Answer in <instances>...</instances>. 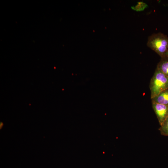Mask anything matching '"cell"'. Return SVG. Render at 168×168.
Returning a JSON list of instances; mask_svg holds the SVG:
<instances>
[{"instance_id": "277c9868", "label": "cell", "mask_w": 168, "mask_h": 168, "mask_svg": "<svg viewBox=\"0 0 168 168\" xmlns=\"http://www.w3.org/2000/svg\"><path fill=\"white\" fill-rule=\"evenodd\" d=\"M152 100V101L168 106V88L161 92Z\"/></svg>"}, {"instance_id": "52a82bcc", "label": "cell", "mask_w": 168, "mask_h": 168, "mask_svg": "<svg viewBox=\"0 0 168 168\" xmlns=\"http://www.w3.org/2000/svg\"><path fill=\"white\" fill-rule=\"evenodd\" d=\"M159 130L162 135L168 136V118L163 124L161 126Z\"/></svg>"}, {"instance_id": "6da1fadb", "label": "cell", "mask_w": 168, "mask_h": 168, "mask_svg": "<svg viewBox=\"0 0 168 168\" xmlns=\"http://www.w3.org/2000/svg\"><path fill=\"white\" fill-rule=\"evenodd\" d=\"M147 45L162 58L168 50V37L161 32L153 34L149 37Z\"/></svg>"}, {"instance_id": "5b68a950", "label": "cell", "mask_w": 168, "mask_h": 168, "mask_svg": "<svg viewBox=\"0 0 168 168\" xmlns=\"http://www.w3.org/2000/svg\"><path fill=\"white\" fill-rule=\"evenodd\" d=\"M156 68L168 77V56L161 58Z\"/></svg>"}, {"instance_id": "7a4b0ae2", "label": "cell", "mask_w": 168, "mask_h": 168, "mask_svg": "<svg viewBox=\"0 0 168 168\" xmlns=\"http://www.w3.org/2000/svg\"><path fill=\"white\" fill-rule=\"evenodd\" d=\"M149 88L151 99L168 88V77L157 68L150 81Z\"/></svg>"}, {"instance_id": "3957f363", "label": "cell", "mask_w": 168, "mask_h": 168, "mask_svg": "<svg viewBox=\"0 0 168 168\" xmlns=\"http://www.w3.org/2000/svg\"><path fill=\"white\" fill-rule=\"evenodd\" d=\"M152 103L153 109L161 126L168 118V106L153 101Z\"/></svg>"}, {"instance_id": "8992f818", "label": "cell", "mask_w": 168, "mask_h": 168, "mask_svg": "<svg viewBox=\"0 0 168 168\" xmlns=\"http://www.w3.org/2000/svg\"><path fill=\"white\" fill-rule=\"evenodd\" d=\"M148 7V5L145 2L140 1L138 2L137 4L135 6L131 7L133 10L137 12H140L143 11Z\"/></svg>"}, {"instance_id": "ba28073f", "label": "cell", "mask_w": 168, "mask_h": 168, "mask_svg": "<svg viewBox=\"0 0 168 168\" xmlns=\"http://www.w3.org/2000/svg\"><path fill=\"white\" fill-rule=\"evenodd\" d=\"M166 55L168 56V50L167 52V53Z\"/></svg>"}]
</instances>
